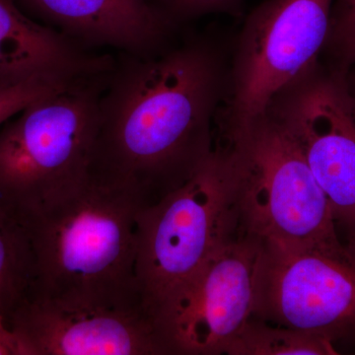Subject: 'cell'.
<instances>
[{
    "label": "cell",
    "instance_id": "obj_12",
    "mask_svg": "<svg viewBox=\"0 0 355 355\" xmlns=\"http://www.w3.org/2000/svg\"><path fill=\"white\" fill-rule=\"evenodd\" d=\"M114 62L113 55L87 50L32 19L15 0H0V88L36 77L94 78L111 71Z\"/></svg>",
    "mask_w": 355,
    "mask_h": 355
},
{
    "label": "cell",
    "instance_id": "obj_10",
    "mask_svg": "<svg viewBox=\"0 0 355 355\" xmlns=\"http://www.w3.org/2000/svg\"><path fill=\"white\" fill-rule=\"evenodd\" d=\"M7 324L25 355H164L141 307H110L31 295Z\"/></svg>",
    "mask_w": 355,
    "mask_h": 355
},
{
    "label": "cell",
    "instance_id": "obj_13",
    "mask_svg": "<svg viewBox=\"0 0 355 355\" xmlns=\"http://www.w3.org/2000/svg\"><path fill=\"white\" fill-rule=\"evenodd\" d=\"M35 261L27 229L0 202V315L10 317L31 295Z\"/></svg>",
    "mask_w": 355,
    "mask_h": 355
},
{
    "label": "cell",
    "instance_id": "obj_9",
    "mask_svg": "<svg viewBox=\"0 0 355 355\" xmlns=\"http://www.w3.org/2000/svg\"><path fill=\"white\" fill-rule=\"evenodd\" d=\"M260 242L224 245L153 315L164 355H220L252 316Z\"/></svg>",
    "mask_w": 355,
    "mask_h": 355
},
{
    "label": "cell",
    "instance_id": "obj_1",
    "mask_svg": "<svg viewBox=\"0 0 355 355\" xmlns=\"http://www.w3.org/2000/svg\"><path fill=\"white\" fill-rule=\"evenodd\" d=\"M227 76L220 46L205 36L153 55L119 53L100 96L89 179L142 209L183 186L216 147Z\"/></svg>",
    "mask_w": 355,
    "mask_h": 355
},
{
    "label": "cell",
    "instance_id": "obj_17",
    "mask_svg": "<svg viewBox=\"0 0 355 355\" xmlns=\"http://www.w3.org/2000/svg\"><path fill=\"white\" fill-rule=\"evenodd\" d=\"M166 17L180 27L183 23L211 13L240 15L245 0H150Z\"/></svg>",
    "mask_w": 355,
    "mask_h": 355
},
{
    "label": "cell",
    "instance_id": "obj_16",
    "mask_svg": "<svg viewBox=\"0 0 355 355\" xmlns=\"http://www.w3.org/2000/svg\"><path fill=\"white\" fill-rule=\"evenodd\" d=\"M73 83L76 81L36 77L12 87L0 88V127L32 103Z\"/></svg>",
    "mask_w": 355,
    "mask_h": 355
},
{
    "label": "cell",
    "instance_id": "obj_4",
    "mask_svg": "<svg viewBox=\"0 0 355 355\" xmlns=\"http://www.w3.org/2000/svg\"><path fill=\"white\" fill-rule=\"evenodd\" d=\"M110 72L41 98L1 125L0 202L19 218L89 179L100 96Z\"/></svg>",
    "mask_w": 355,
    "mask_h": 355
},
{
    "label": "cell",
    "instance_id": "obj_19",
    "mask_svg": "<svg viewBox=\"0 0 355 355\" xmlns=\"http://www.w3.org/2000/svg\"><path fill=\"white\" fill-rule=\"evenodd\" d=\"M347 83H349V88L350 96H352V106H354L355 114V69H350L347 73Z\"/></svg>",
    "mask_w": 355,
    "mask_h": 355
},
{
    "label": "cell",
    "instance_id": "obj_14",
    "mask_svg": "<svg viewBox=\"0 0 355 355\" xmlns=\"http://www.w3.org/2000/svg\"><path fill=\"white\" fill-rule=\"evenodd\" d=\"M227 355H336L335 343L323 336L277 326L251 317L229 343Z\"/></svg>",
    "mask_w": 355,
    "mask_h": 355
},
{
    "label": "cell",
    "instance_id": "obj_3",
    "mask_svg": "<svg viewBox=\"0 0 355 355\" xmlns=\"http://www.w3.org/2000/svg\"><path fill=\"white\" fill-rule=\"evenodd\" d=\"M216 141L240 232L260 242L342 239L328 200L293 137L270 114L222 132Z\"/></svg>",
    "mask_w": 355,
    "mask_h": 355
},
{
    "label": "cell",
    "instance_id": "obj_15",
    "mask_svg": "<svg viewBox=\"0 0 355 355\" xmlns=\"http://www.w3.org/2000/svg\"><path fill=\"white\" fill-rule=\"evenodd\" d=\"M324 53L331 67L355 69V0H334Z\"/></svg>",
    "mask_w": 355,
    "mask_h": 355
},
{
    "label": "cell",
    "instance_id": "obj_8",
    "mask_svg": "<svg viewBox=\"0 0 355 355\" xmlns=\"http://www.w3.org/2000/svg\"><path fill=\"white\" fill-rule=\"evenodd\" d=\"M347 73L320 62L280 91L266 113L295 140L340 238L355 242V114Z\"/></svg>",
    "mask_w": 355,
    "mask_h": 355
},
{
    "label": "cell",
    "instance_id": "obj_2",
    "mask_svg": "<svg viewBox=\"0 0 355 355\" xmlns=\"http://www.w3.org/2000/svg\"><path fill=\"white\" fill-rule=\"evenodd\" d=\"M140 209L128 193L88 179L21 216L34 254L31 295L144 308L137 280Z\"/></svg>",
    "mask_w": 355,
    "mask_h": 355
},
{
    "label": "cell",
    "instance_id": "obj_11",
    "mask_svg": "<svg viewBox=\"0 0 355 355\" xmlns=\"http://www.w3.org/2000/svg\"><path fill=\"white\" fill-rule=\"evenodd\" d=\"M18 1L87 50L108 46L128 55H153L172 44L180 29L150 0Z\"/></svg>",
    "mask_w": 355,
    "mask_h": 355
},
{
    "label": "cell",
    "instance_id": "obj_7",
    "mask_svg": "<svg viewBox=\"0 0 355 355\" xmlns=\"http://www.w3.org/2000/svg\"><path fill=\"white\" fill-rule=\"evenodd\" d=\"M334 0H266L250 12L228 67L222 130L266 113L280 91L320 64Z\"/></svg>",
    "mask_w": 355,
    "mask_h": 355
},
{
    "label": "cell",
    "instance_id": "obj_6",
    "mask_svg": "<svg viewBox=\"0 0 355 355\" xmlns=\"http://www.w3.org/2000/svg\"><path fill=\"white\" fill-rule=\"evenodd\" d=\"M251 317L335 345L354 338L355 242H260Z\"/></svg>",
    "mask_w": 355,
    "mask_h": 355
},
{
    "label": "cell",
    "instance_id": "obj_5",
    "mask_svg": "<svg viewBox=\"0 0 355 355\" xmlns=\"http://www.w3.org/2000/svg\"><path fill=\"white\" fill-rule=\"evenodd\" d=\"M243 236L231 202L220 150L183 186L140 209L137 280L148 316L217 250Z\"/></svg>",
    "mask_w": 355,
    "mask_h": 355
},
{
    "label": "cell",
    "instance_id": "obj_18",
    "mask_svg": "<svg viewBox=\"0 0 355 355\" xmlns=\"http://www.w3.org/2000/svg\"><path fill=\"white\" fill-rule=\"evenodd\" d=\"M0 355H25L22 345L0 315Z\"/></svg>",
    "mask_w": 355,
    "mask_h": 355
}]
</instances>
